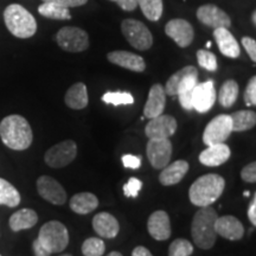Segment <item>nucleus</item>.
I'll use <instances>...</instances> for the list:
<instances>
[{
    "label": "nucleus",
    "mask_w": 256,
    "mask_h": 256,
    "mask_svg": "<svg viewBox=\"0 0 256 256\" xmlns=\"http://www.w3.org/2000/svg\"><path fill=\"white\" fill-rule=\"evenodd\" d=\"M216 98L215 82L209 80L203 83H197L192 96V108L198 113H206L214 107Z\"/></svg>",
    "instance_id": "13"
},
{
    "label": "nucleus",
    "mask_w": 256,
    "mask_h": 256,
    "mask_svg": "<svg viewBox=\"0 0 256 256\" xmlns=\"http://www.w3.org/2000/svg\"><path fill=\"white\" fill-rule=\"evenodd\" d=\"M230 156H232V151L228 145L224 142L216 144V145L208 146V148L200 152V164L209 166V168H215L228 162Z\"/></svg>",
    "instance_id": "22"
},
{
    "label": "nucleus",
    "mask_w": 256,
    "mask_h": 256,
    "mask_svg": "<svg viewBox=\"0 0 256 256\" xmlns=\"http://www.w3.org/2000/svg\"><path fill=\"white\" fill-rule=\"evenodd\" d=\"M88 0H43V2H55V4L62 5L64 8H78L87 4Z\"/></svg>",
    "instance_id": "43"
},
{
    "label": "nucleus",
    "mask_w": 256,
    "mask_h": 256,
    "mask_svg": "<svg viewBox=\"0 0 256 256\" xmlns=\"http://www.w3.org/2000/svg\"><path fill=\"white\" fill-rule=\"evenodd\" d=\"M98 206V198L92 192H80L70 200V209L78 215H88Z\"/></svg>",
    "instance_id": "25"
},
{
    "label": "nucleus",
    "mask_w": 256,
    "mask_h": 256,
    "mask_svg": "<svg viewBox=\"0 0 256 256\" xmlns=\"http://www.w3.org/2000/svg\"><path fill=\"white\" fill-rule=\"evenodd\" d=\"M121 31L128 43L136 50L145 51L153 46L151 31L142 22L128 18L121 23Z\"/></svg>",
    "instance_id": "6"
},
{
    "label": "nucleus",
    "mask_w": 256,
    "mask_h": 256,
    "mask_svg": "<svg viewBox=\"0 0 256 256\" xmlns=\"http://www.w3.org/2000/svg\"><path fill=\"white\" fill-rule=\"evenodd\" d=\"M216 210L211 206H203L194 214L191 223V236L194 244L200 249L212 248L217 240L215 222L217 220Z\"/></svg>",
    "instance_id": "2"
},
{
    "label": "nucleus",
    "mask_w": 256,
    "mask_h": 256,
    "mask_svg": "<svg viewBox=\"0 0 256 256\" xmlns=\"http://www.w3.org/2000/svg\"><path fill=\"white\" fill-rule=\"evenodd\" d=\"M165 34L176 42L178 46L188 48L194 42V26L188 20L176 18L165 25Z\"/></svg>",
    "instance_id": "14"
},
{
    "label": "nucleus",
    "mask_w": 256,
    "mask_h": 256,
    "mask_svg": "<svg viewBox=\"0 0 256 256\" xmlns=\"http://www.w3.org/2000/svg\"><path fill=\"white\" fill-rule=\"evenodd\" d=\"M57 44L68 52H82L89 48L88 34L83 28L64 26L56 34Z\"/></svg>",
    "instance_id": "7"
},
{
    "label": "nucleus",
    "mask_w": 256,
    "mask_h": 256,
    "mask_svg": "<svg viewBox=\"0 0 256 256\" xmlns=\"http://www.w3.org/2000/svg\"><path fill=\"white\" fill-rule=\"evenodd\" d=\"M92 228L100 238H114L120 232V224L110 212H100L92 218Z\"/></svg>",
    "instance_id": "21"
},
{
    "label": "nucleus",
    "mask_w": 256,
    "mask_h": 256,
    "mask_svg": "<svg viewBox=\"0 0 256 256\" xmlns=\"http://www.w3.org/2000/svg\"><path fill=\"white\" fill-rule=\"evenodd\" d=\"M215 230L217 235L229 240V241H238L244 235V226L241 220L235 216L217 217L215 222Z\"/></svg>",
    "instance_id": "17"
},
{
    "label": "nucleus",
    "mask_w": 256,
    "mask_h": 256,
    "mask_svg": "<svg viewBox=\"0 0 256 256\" xmlns=\"http://www.w3.org/2000/svg\"><path fill=\"white\" fill-rule=\"evenodd\" d=\"M78 156V145L72 140L58 142L46 152L44 160L52 168H60L72 164Z\"/></svg>",
    "instance_id": "8"
},
{
    "label": "nucleus",
    "mask_w": 256,
    "mask_h": 256,
    "mask_svg": "<svg viewBox=\"0 0 256 256\" xmlns=\"http://www.w3.org/2000/svg\"><path fill=\"white\" fill-rule=\"evenodd\" d=\"M142 188V182L136 177L128 179V182L124 185V194L126 197L136 198L139 194V191Z\"/></svg>",
    "instance_id": "38"
},
{
    "label": "nucleus",
    "mask_w": 256,
    "mask_h": 256,
    "mask_svg": "<svg viewBox=\"0 0 256 256\" xmlns=\"http://www.w3.org/2000/svg\"><path fill=\"white\" fill-rule=\"evenodd\" d=\"M37 191L40 196L54 206H63L66 202V192L56 179L42 176L37 179Z\"/></svg>",
    "instance_id": "12"
},
{
    "label": "nucleus",
    "mask_w": 256,
    "mask_h": 256,
    "mask_svg": "<svg viewBox=\"0 0 256 256\" xmlns=\"http://www.w3.org/2000/svg\"><path fill=\"white\" fill-rule=\"evenodd\" d=\"M107 60L115 66H119L121 68L130 70V72H142L146 69V63L142 57L136 54L130 52V51H112L107 55Z\"/></svg>",
    "instance_id": "19"
},
{
    "label": "nucleus",
    "mask_w": 256,
    "mask_h": 256,
    "mask_svg": "<svg viewBox=\"0 0 256 256\" xmlns=\"http://www.w3.org/2000/svg\"><path fill=\"white\" fill-rule=\"evenodd\" d=\"M38 12L43 17L55 19V20H69V19H72L69 8L55 4V2H43L38 8Z\"/></svg>",
    "instance_id": "31"
},
{
    "label": "nucleus",
    "mask_w": 256,
    "mask_h": 256,
    "mask_svg": "<svg viewBox=\"0 0 256 256\" xmlns=\"http://www.w3.org/2000/svg\"><path fill=\"white\" fill-rule=\"evenodd\" d=\"M191 75H198V70L194 68V66H186L180 70H178L177 72H174L166 82V86L164 87L166 95L168 96H176L177 95V90L179 84L184 81L188 76Z\"/></svg>",
    "instance_id": "30"
},
{
    "label": "nucleus",
    "mask_w": 256,
    "mask_h": 256,
    "mask_svg": "<svg viewBox=\"0 0 256 256\" xmlns=\"http://www.w3.org/2000/svg\"><path fill=\"white\" fill-rule=\"evenodd\" d=\"M177 120L172 115L162 114L153 118L145 127V134L148 139H168L177 132Z\"/></svg>",
    "instance_id": "11"
},
{
    "label": "nucleus",
    "mask_w": 256,
    "mask_h": 256,
    "mask_svg": "<svg viewBox=\"0 0 256 256\" xmlns=\"http://www.w3.org/2000/svg\"><path fill=\"white\" fill-rule=\"evenodd\" d=\"M147 158L156 170H162L170 164L172 156V142L170 139H150L146 146Z\"/></svg>",
    "instance_id": "10"
},
{
    "label": "nucleus",
    "mask_w": 256,
    "mask_h": 256,
    "mask_svg": "<svg viewBox=\"0 0 256 256\" xmlns=\"http://www.w3.org/2000/svg\"><path fill=\"white\" fill-rule=\"evenodd\" d=\"M4 22L14 37L26 40L36 34V19L26 8L19 4H11L4 11Z\"/></svg>",
    "instance_id": "4"
},
{
    "label": "nucleus",
    "mask_w": 256,
    "mask_h": 256,
    "mask_svg": "<svg viewBox=\"0 0 256 256\" xmlns=\"http://www.w3.org/2000/svg\"><path fill=\"white\" fill-rule=\"evenodd\" d=\"M104 252V242L98 238H89L82 244V252L84 256H102Z\"/></svg>",
    "instance_id": "35"
},
{
    "label": "nucleus",
    "mask_w": 256,
    "mask_h": 256,
    "mask_svg": "<svg viewBox=\"0 0 256 256\" xmlns=\"http://www.w3.org/2000/svg\"><path fill=\"white\" fill-rule=\"evenodd\" d=\"M60 256H72V255H70V254H63V255H60Z\"/></svg>",
    "instance_id": "52"
},
{
    "label": "nucleus",
    "mask_w": 256,
    "mask_h": 256,
    "mask_svg": "<svg viewBox=\"0 0 256 256\" xmlns=\"http://www.w3.org/2000/svg\"><path fill=\"white\" fill-rule=\"evenodd\" d=\"M38 222V215L32 209H20L10 217L8 226L14 232L34 228Z\"/></svg>",
    "instance_id": "26"
},
{
    "label": "nucleus",
    "mask_w": 256,
    "mask_h": 256,
    "mask_svg": "<svg viewBox=\"0 0 256 256\" xmlns=\"http://www.w3.org/2000/svg\"><path fill=\"white\" fill-rule=\"evenodd\" d=\"M232 132H246L252 130L256 124V113L252 110H238L230 115Z\"/></svg>",
    "instance_id": "28"
},
{
    "label": "nucleus",
    "mask_w": 256,
    "mask_h": 256,
    "mask_svg": "<svg viewBox=\"0 0 256 256\" xmlns=\"http://www.w3.org/2000/svg\"><path fill=\"white\" fill-rule=\"evenodd\" d=\"M166 106V92L164 86L160 83L153 84L150 89L148 98L144 107V118L147 119H153V118L159 116L164 113Z\"/></svg>",
    "instance_id": "18"
},
{
    "label": "nucleus",
    "mask_w": 256,
    "mask_h": 256,
    "mask_svg": "<svg viewBox=\"0 0 256 256\" xmlns=\"http://www.w3.org/2000/svg\"><path fill=\"white\" fill-rule=\"evenodd\" d=\"M38 241L51 254L60 252L68 247L69 232L66 226L58 220H50L43 224L38 234Z\"/></svg>",
    "instance_id": "5"
},
{
    "label": "nucleus",
    "mask_w": 256,
    "mask_h": 256,
    "mask_svg": "<svg viewBox=\"0 0 256 256\" xmlns=\"http://www.w3.org/2000/svg\"><path fill=\"white\" fill-rule=\"evenodd\" d=\"M138 5L142 8L144 16L151 22L159 20L164 11L162 0H138Z\"/></svg>",
    "instance_id": "33"
},
{
    "label": "nucleus",
    "mask_w": 256,
    "mask_h": 256,
    "mask_svg": "<svg viewBox=\"0 0 256 256\" xmlns=\"http://www.w3.org/2000/svg\"><path fill=\"white\" fill-rule=\"evenodd\" d=\"M20 194L17 188L6 179L0 178V206L16 208L20 204Z\"/></svg>",
    "instance_id": "29"
},
{
    "label": "nucleus",
    "mask_w": 256,
    "mask_h": 256,
    "mask_svg": "<svg viewBox=\"0 0 256 256\" xmlns=\"http://www.w3.org/2000/svg\"><path fill=\"white\" fill-rule=\"evenodd\" d=\"M121 160H122V164L124 168H127L136 170L142 166V159L136 156L124 154Z\"/></svg>",
    "instance_id": "42"
},
{
    "label": "nucleus",
    "mask_w": 256,
    "mask_h": 256,
    "mask_svg": "<svg viewBox=\"0 0 256 256\" xmlns=\"http://www.w3.org/2000/svg\"><path fill=\"white\" fill-rule=\"evenodd\" d=\"M211 46V42H208L206 43V48H210Z\"/></svg>",
    "instance_id": "51"
},
{
    "label": "nucleus",
    "mask_w": 256,
    "mask_h": 256,
    "mask_svg": "<svg viewBox=\"0 0 256 256\" xmlns=\"http://www.w3.org/2000/svg\"><path fill=\"white\" fill-rule=\"evenodd\" d=\"M244 102L246 104L249 106H255L256 104V78L252 76V78L249 80L247 87H246L244 90Z\"/></svg>",
    "instance_id": "39"
},
{
    "label": "nucleus",
    "mask_w": 256,
    "mask_h": 256,
    "mask_svg": "<svg viewBox=\"0 0 256 256\" xmlns=\"http://www.w3.org/2000/svg\"><path fill=\"white\" fill-rule=\"evenodd\" d=\"M107 256H122V254H121V252H112Z\"/></svg>",
    "instance_id": "48"
},
{
    "label": "nucleus",
    "mask_w": 256,
    "mask_h": 256,
    "mask_svg": "<svg viewBox=\"0 0 256 256\" xmlns=\"http://www.w3.org/2000/svg\"><path fill=\"white\" fill-rule=\"evenodd\" d=\"M66 104L72 110H84L88 106L89 98H88V89L84 83L78 82L72 84L66 92V98H64Z\"/></svg>",
    "instance_id": "24"
},
{
    "label": "nucleus",
    "mask_w": 256,
    "mask_h": 256,
    "mask_svg": "<svg viewBox=\"0 0 256 256\" xmlns=\"http://www.w3.org/2000/svg\"><path fill=\"white\" fill-rule=\"evenodd\" d=\"M198 83V75L188 76L183 82L179 84L177 95L180 102V106L185 110H192V96H194V87Z\"/></svg>",
    "instance_id": "27"
},
{
    "label": "nucleus",
    "mask_w": 256,
    "mask_h": 256,
    "mask_svg": "<svg viewBox=\"0 0 256 256\" xmlns=\"http://www.w3.org/2000/svg\"><path fill=\"white\" fill-rule=\"evenodd\" d=\"M188 171V162L185 160H177L172 164L166 165L159 174L160 184L164 186L178 184Z\"/></svg>",
    "instance_id": "23"
},
{
    "label": "nucleus",
    "mask_w": 256,
    "mask_h": 256,
    "mask_svg": "<svg viewBox=\"0 0 256 256\" xmlns=\"http://www.w3.org/2000/svg\"><path fill=\"white\" fill-rule=\"evenodd\" d=\"M232 133V118L228 114H220L206 124L203 132V142L208 146L222 144Z\"/></svg>",
    "instance_id": "9"
},
{
    "label": "nucleus",
    "mask_w": 256,
    "mask_h": 256,
    "mask_svg": "<svg viewBox=\"0 0 256 256\" xmlns=\"http://www.w3.org/2000/svg\"><path fill=\"white\" fill-rule=\"evenodd\" d=\"M242 180L247 183H255L256 182V162H250L246 165L241 171Z\"/></svg>",
    "instance_id": "40"
},
{
    "label": "nucleus",
    "mask_w": 256,
    "mask_h": 256,
    "mask_svg": "<svg viewBox=\"0 0 256 256\" xmlns=\"http://www.w3.org/2000/svg\"><path fill=\"white\" fill-rule=\"evenodd\" d=\"M194 252V246L184 238H177L170 244L168 256H190Z\"/></svg>",
    "instance_id": "36"
},
{
    "label": "nucleus",
    "mask_w": 256,
    "mask_h": 256,
    "mask_svg": "<svg viewBox=\"0 0 256 256\" xmlns=\"http://www.w3.org/2000/svg\"><path fill=\"white\" fill-rule=\"evenodd\" d=\"M132 256H153V255L147 248L142 247V246H138V247L133 249Z\"/></svg>",
    "instance_id": "47"
},
{
    "label": "nucleus",
    "mask_w": 256,
    "mask_h": 256,
    "mask_svg": "<svg viewBox=\"0 0 256 256\" xmlns=\"http://www.w3.org/2000/svg\"><path fill=\"white\" fill-rule=\"evenodd\" d=\"M32 249H34V256H50L51 255V252L46 250V247L38 241V238L34 240V243H32Z\"/></svg>",
    "instance_id": "44"
},
{
    "label": "nucleus",
    "mask_w": 256,
    "mask_h": 256,
    "mask_svg": "<svg viewBox=\"0 0 256 256\" xmlns=\"http://www.w3.org/2000/svg\"><path fill=\"white\" fill-rule=\"evenodd\" d=\"M0 256H2V255H0Z\"/></svg>",
    "instance_id": "54"
},
{
    "label": "nucleus",
    "mask_w": 256,
    "mask_h": 256,
    "mask_svg": "<svg viewBox=\"0 0 256 256\" xmlns=\"http://www.w3.org/2000/svg\"><path fill=\"white\" fill-rule=\"evenodd\" d=\"M244 194V197H249V196H250V194H249V191H244V194Z\"/></svg>",
    "instance_id": "50"
},
{
    "label": "nucleus",
    "mask_w": 256,
    "mask_h": 256,
    "mask_svg": "<svg viewBox=\"0 0 256 256\" xmlns=\"http://www.w3.org/2000/svg\"><path fill=\"white\" fill-rule=\"evenodd\" d=\"M110 2H118V0H110Z\"/></svg>",
    "instance_id": "53"
},
{
    "label": "nucleus",
    "mask_w": 256,
    "mask_h": 256,
    "mask_svg": "<svg viewBox=\"0 0 256 256\" xmlns=\"http://www.w3.org/2000/svg\"><path fill=\"white\" fill-rule=\"evenodd\" d=\"M197 60L202 68L208 70V72H216L217 70V58L215 54L210 52V51L203 49L198 50Z\"/></svg>",
    "instance_id": "37"
},
{
    "label": "nucleus",
    "mask_w": 256,
    "mask_h": 256,
    "mask_svg": "<svg viewBox=\"0 0 256 256\" xmlns=\"http://www.w3.org/2000/svg\"><path fill=\"white\" fill-rule=\"evenodd\" d=\"M242 46L244 48L247 54L250 57L252 62H256V42L250 37L242 38Z\"/></svg>",
    "instance_id": "41"
},
{
    "label": "nucleus",
    "mask_w": 256,
    "mask_h": 256,
    "mask_svg": "<svg viewBox=\"0 0 256 256\" xmlns=\"http://www.w3.org/2000/svg\"><path fill=\"white\" fill-rule=\"evenodd\" d=\"M226 180L220 174H204L192 183L188 190V198L196 206H210L222 196Z\"/></svg>",
    "instance_id": "3"
},
{
    "label": "nucleus",
    "mask_w": 256,
    "mask_h": 256,
    "mask_svg": "<svg viewBox=\"0 0 256 256\" xmlns=\"http://www.w3.org/2000/svg\"><path fill=\"white\" fill-rule=\"evenodd\" d=\"M252 25H256V11L252 12Z\"/></svg>",
    "instance_id": "49"
},
{
    "label": "nucleus",
    "mask_w": 256,
    "mask_h": 256,
    "mask_svg": "<svg viewBox=\"0 0 256 256\" xmlns=\"http://www.w3.org/2000/svg\"><path fill=\"white\" fill-rule=\"evenodd\" d=\"M147 230L150 235L156 241H166L171 236V222L168 212L164 210H156L148 217Z\"/></svg>",
    "instance_id": "16"
},
{
    "label": "nucleus",
    "mask_w": 256,
    "mask_h": 256,
    "mask_svg": "<svg viewBox=\"0 0 256 256\" xmlns=\"http://www.w3.org/2000/svg\"><path fill=\"white\" fill-rule=\"evenodd\" d=\"M102 101L107 104L127 106L134 104V98L128 92H108L102 96Z\"/></svg>",
    "instance_id": "34"
},
{
    "label": "nucleus",
    "mask_w": 256,
    "mask_h": 256,
    "mask_svg": "<svg viewBox=\"0 0 256 256\" xmlns=\"http://www.w3.org/2000/svg\"><path fill=\"white\" fill-rule=\"evenodd\" d=\"M116 2L124 11H133L138 6V0H118Z\"/></svg>",
    "instance_id": "45"
},
{
    "label": "nucleus",
    "mask_w": 256,
    "mask_h": 256,
    "mask_svg": "<svg viewBox=\"0 0 256 256\" xmlns=\"http://www.w3.org/2000/svg\"><path fill=\"white\" fill-rule=\"evenodd\" d=\"M214 38H215L217 46L220 51V54L229 58H238L241 54V49L236 40V38L232 36V34L226 28H217L214 30Z\"/></svg>",
    "instance_id": "20"
},
{
    "label": "nucleus",
    "mask_w": 256,
    "mask_h": 256,
    "mask_svg": "<svg viewBox=\"0 0 256 256\" xmlns=\"http://www.w3.org/2000/svg\"><path fill=\"white\" fill-rule=\"evenodd\" d=\"M0 139L2 144L14 151H24L34 140L31 126L22 115H8L0 122Z\"/></svg>",
    "instance_id": "1"
},
{
    "label": "nucleus",
    "mask_w": 256,
    "mask_h": 256,
    "mask_svg": "<svg viewBox=\"0 0 256 256\" xmlns=\"http://www.w3.org/2000/svg\"><path fill=\"white\" fill-rule=\"evenodd\" d=\"M248 218L252 222V226H256V194H255L254 196H252V200L248 209Z\"/></svg>",
    "instance_id": "46"
},
{
    "label": "nucleus",
    "mask_w": 256,
    "mask_h": 256,
    "mask_svg": "<svg viewBox=\"0 0 256 256\" xmlns=\"http://www.w3.org/2000/svg\"><path fill=\"white\" fill-rule=\"evenodd\" d=\"M197 18L202 24L206 26L217 28H228L232 25L230 17L223 10L217 8L214 4L202 5L197 10Z\"/></svg>",
    "instance_id": "15"
},
{
    "label": "nucleus",
    "mask_w": 256,
    "mask_h": 256,
    "mask_svg": "<svg viewBox=\"0 0 256 256\" xmlns=\"http://www.w3.org/2000/svg\"><path fill=\"white\" fill-rule=\"evenodd\" d=\"M238 92L240 88L238 82L234 81V80H226L220 89L218 101L220 106L224 108L232 107L236 102V100H238Z\"/></svg>",
    "instance_id": "32"
}]
</instances>
